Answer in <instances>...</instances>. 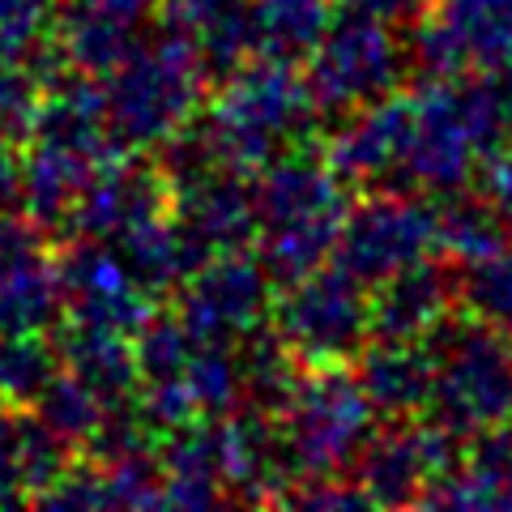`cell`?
<instances>
[{
	"mask_svg": "<svg viewBox=\"0 0 512 512\" xmlns=\"http://www.w3.org/2000/svg\"><path fill=\"white\" fill-rule=\"evenodd\" d=\"M350 184L333 175L329 163L308 154H282L265 167L256 184V235L261 265L269 278L291 282L308 269L333 261L342 222L350 214Z\"/></svg>",
	"mask_w": 512,
	"mask_h": 512,
	"instance_id": "cell-1",
	"label": "cell"
},
{
	"mask_svg": "<svg viewBox=\"0 0 512 512\" xmlns=\"http://www.w3.org/2000/svg\"><path fill=\"white\" fill-rule=\"evenodd\" d=\"M431 355L427 423L474 440L512 423V346L478 316L448 312L423 338Z\"/></svg>",
	"mask_w": 512,
	"mask_h": 512,
	"instance_id": "cell-2",
	"label": "cell"
},
{
	"mask_svg": "<svg viewBox=\"0 0 512 512\" xmlns=\"http://www.w3.org/2000/svg\"><path fill=\"white\" fill-rule=\"evenodd\" d=\"M316 111L320 107L308 77L295 73V64L261 56V64L231 73L205 128L218 141V154L227 158V167L252 171L291 154L312 128Z\"/></svg>",
	"mask_w": 512,
	"mask_h": 512,
	"instance_id": "cell-3",
	"label": "cell"
},
{
	"mask_svg": "<svg viewBox=\"0 0 512 512\" xmlns=\"http://www.w3.org/2000/svg\"><path fill=\"white\" fill-rule=\"evenodd\" d=\"M205 90V64L184 26L158 35L150 47H137L120 64L107 90V133L111 146L133 150L167 141L192 120Z\"/></svg>",
	"mask_w": 512,
	"mask_h": 512,
	"instance_id": "cell-4",
	"label": "cell"
},
{
	"mask_svg": "<svg viewBox=\"0 0 512 512\" xmlns=\"http://www.w3.org/2000/svg\"><path fill=\"white\" fill-rule=\"evenodd\" d=\"M372 431L376 410L355 372H346L342 363H320L312 372H303L291 402L278 414L282 453L295 483L299 478L342 474L346 466H355Z\"/></svg>",
	"mask_w": 512,
	"mask_h": 512,
	"instance_id": "cell-5",
	"label": "cell"
},
{
	"mask_svg": "<svg viewBox=\"0 0 512 512\" xmlns=\"http://www.w3.org/2000/svg\"><path fill=\"white\" fill-rule=\"evenodd\" d=\"M389 18H380L359 0H342L308 56V86L320 111H359L393 94L402 82V43Z\"/></svg>",
	"mask_w": 512,
	"mask_h": 512,
	"instance_id": "cell-6",
	"label": "cell"
},
{
	"mask_svg": "<svg viewBox=\"0 0 512 512\" xmlns=\"http://www.w3.org/2000/svg\"><path fill=\"white\" fill-rule=\"evenodd\" d=\"M274 329L299 363H346L372 342V295L342 265H316L286 282Z\"/></svg>",
	"mask_w": 512,
	"mask_h": 512,
	"instance_id": "cell-7",
	"label": "cell"
},
{
	"mask_svg": "<svg viewBox=\"0 0 512 512\" xmlns=\"http://www.w3.org/2000/svg\"><path fill=\"white\" fill-rule=\"evenodd\" d=\"M410 47L431 82L466 73L512 77V0H436L414 22Z\"/></svg>",
	"mask_w": 512,
	"mask_h": 512,
	"instance_id": "cell-8",
	"label": "cell"
},
{
	"mask_svg": "<svg viewBox=\"0 0 512 512\" xmlns=\"http://www.w3.org/2000/svg\"><path fill=\"white\" fill-rule=\"evenodd\" d=\"M431 252H436V205H427L423 197H406L397 188H384L372 192L367 201L350 205L333 261L372 291L376 282L397 274L402 265L423 261Z\"/></svg>",
	"mask_w": 512,
	"mask_h": 512,
	"instance_id": "cell-9",
	"label": "cell"
},
{
	"mask_svg": "<svg viewBox=\"0 0 512 512\" xmlns=\"http://www.w3.org/2000/svg\"><path fill=\"white\" fill-rule=\"evenodd\" d=\"M478 171V146L457 111L453 82H427L410 94V137L402 158V184L419 192H461ZM397 184V188H402Z\"/></svg>",
	"mask_w": 512,
	"mask_h": 512,
	"instance_id": "cell-10",
	"label": "cell"
},
{
	"mask_svg": "<svg viewBox=\"0 0 512 512\" xmlns=\"http://www.w3.org/2000/svg\"><path fill=\"white\" fill-rule=\"evenodd\" d=\"M269 312V269L252 256L218 252L184 286L180 320L197 342H235L252 338Z\"/></svg>",
	"mask_w": 512,
	"mask_h": 512,
	"instance_id": "cell-11",
	"label": "cell"
},
{
	"mask_svg": "<svg viewBox=\"0 0 512 512\" xmlns=\"http://www.w3.org/2000/svg\"><path fill=\"white\" fill-rule=\"evenodd\" d=\"M410 137V94H384L359 111L325 141V163L346 184H402V158Z\"/></svg>",
	"mask_w": 512,
	"mask_h": 512,
	"instance_id": "cell-12",
	"label": "cell"
},
{
	"mask_svg": "<svg viewBox=\"0 0 512 512\" xmlns=\"http://www.w3.org/2000/svg\"><path fill=\"white\" fill-rule=\"evenodd\" d=\"M167 197H171V184L163 171L107 167L99 175H90V184L77 197L69 222L82 239H111V235H124L128 227H137V222L163 214Z\"/></svg>",
	"mask_w": 512,
	"mask_h": 512,
	"instance_id": "cell-13",
	"label": "cell"
},
{
	"mask_svg": "<svg viewBox=\"0 0 512 512\" xmlns=\"http://www.w3.org/2000/svg\"><path fill=\"white\" fill-rule=\"evenodd\" d=\"M453 295H457L453 278L431 256L402 265L397 274L372 286V338L423 342L453 312Z\"/></svg>",
	"mask_w": 512,
	"mask_h": 512,
	"instance_id": "cell-14",
	"label": "cell"
},
{
	"mask_svg": "<svg viewBox=\"0 0 512 512\" xmlns=\"http://www.w3.org/2000/svg\"><path fill=\"white\" fill-rule=\"evenodd\" d=\"M175 222L205 252H235L256 235V192L239 180L235 167H218L180 188Z\"/></svg>",
	"mask_w": 512,
	"mask_h": 512,
	"instance_id": "cell-15",
	"label": "cell"
},
{
	"mask_svg": "<svg viewBox=\"0 0 512 512\" xmlns=\"http://www.w3.org/2000/svg\"><path fill=\"white\" fill-rule=\"evenodd\" d=\"M35 137L43 146H60L82 158H99L111 146L107 133V90L82 73H56L47 82V99L35 111Z\"/></svg>",
	"mask_w": 512,
	"mask_h": 512,
	"instance_id": "cell-16",
	"label": "cell"
},
{
	"mask_svg": "<svg viewBox=\"0 0 512 512\" xmlns=\"http://www.w3.org/2000/svg\"><path fill=\"white\" fill-rule=\"evenodd\" d=\"M146 0H69L60 22L64 60H77L90 73H107L137 52V30Z\"/></svg>",
	"mask_w": 512,
	"mask_h": 512,
	"instance_id": "cell-17",
	"label": "cell"
},
{
	"mask_svg": "<svg viewBox=\"0 0 512 512\" xmlns=\"http://www.w3.org/2000/svg\"><path fill=\"white\" fill-rule=\"evenodd\" d=\"M355 380L367 402L384 419H410L427 406L431 389V355L423 342H389L372 338L355 355Z\"/></svg>",
	"mask_w": 512,
	"mask_h": 512,
	"instance_id": "cell-18",
	"label": "cell"
},
{
	"mask_svg": "<svg viewBox=\"0 0 512 512\" xmlns=\"http://www.w3.org/2000/svg\"><path fill=\"white\" fill-rule=\"evenodd\" d=\"M423 508H466V512H512V431L495 427L474 436L461 466L431 487Z\"/></svg>",
	"mask_w": 512,
	"mask_h": 512,
	"instance_id": "cell-19",
	"label": "cell"
},
{
	"mask_svg": "<svg viewBox=\"0 0 512 512\" xmlns=\"http://www.w3.org/2000/svg\"><path fill=\"white\" fill-rule=\"evenodd\" d=\"M333 18L329 0H248L252 47L265 60L299 64L316 52L320 35Z\"/></svg>",
	"mask_w": 512,
	"mask_h": 512,
	"instance_id": "cell-20",
	"label": "cell"
},
{
	"mask_svg": "<svg viewBox=\"0 0 512 512\" xmlns=\"http://www.w3.org/2000/svg\"><path fill=\"white\" fill-rule=\"evenodd\" d=\"M60 359H69L73 376L94 389L107 406L128 402V393L137 389V350L124 342V333L116 329H90V325H73L69 342H60Z\"/></svg>",
	"mask_w": 512,
	"mask_h": 512,
	"instance_id": "cell-21",
	"label": "cell"
},
{
	"mask_svg": "<svg viewBox=\"0 0 512 512\" xmlns=\"http://www.w3.org/2000/svg\"><path fill=\"white\" fill-rule=\"evenodd\" d=\"M86 184H90V158L39 141L35 158H26V167H22L18 192H22L30 218L43 222V227H56V222L73 214V205Z\"/></svg>",
	"mask_w": 512,
	"mask_h": 512,
	"instance_id": "cell-22",
	"label": "cell"
},
{
	"mask_svg": "<svg viewBox=\"0 0 512 512\" xmlns=\"http://www.w3.org/2000/svg\"><path fill=\"white\" fill-rule=\"evenodd\" d=\"M504 244H508V222L483 197L448 192V201L436 210V252H444L457 265H474L487 261L491 252H500Z\"/></svg>",
	"mask_w": 512,
	"mask_h": 512,
	"instance_id": "cell-23",
	"label": "cell"
},
{
	"mask_svg": "<svg viewBox=\"0 0 512 512\" xmlns=\"http://www.w3.org/2000/svg\"><path fill=\"white\" fill-rule=\"evenodd\" d=\"M239 367H244V397L252 402V410L269 414V419H278L282 406L291 402L295 384H299V359L295 350L286 346L274 333H256L252 329V342L244 346V355H239Z\"/></svg>",
	"mask_w": 512,
	"mask_h": 512,
	"instance_id": "cell-24",
	"label": "cell"
},
{
	"mask_svg": "<svg viewBox=\"0 0 512 512\" xmlns=\"http://www.w3.org/2000/svg\"><path fill=\"white\" fill-rule=\"evenodd\" d=\"M184 389L197 414H231L244 402V367L231 355L227 342H197L184 367Z\"/></svg>",
	"mask_w": 512,
	"mask_h": 512,
	"instance_id": "cell-25",
	"label": "cell"
},
{
	"mask_svg": "<svg viewBox=\"0 0 512 512\" xmlns=\"http://www.w3.org/2000/svg\"><path fill=\"white\" fill-rule=\"evenodd\" d=\"M60 278L52 265L39 261L26 274L0 282V333H39L60 316Z\"/></svg>",
	"mask_w": 512,
	"mask_h": 512,
	"instance_id": "cell-26",
	"label": "cell"
},
{
	"mask_svg": "<svg viewBox=\"0 0 512 512\" xmlns=\"http://www.w3.org/2000/svg\"><path fill=\"white\" fill-rule=\"evenodd\" d=\"M457 295L470 316H478L491 333H500L512 346V244L491 252L487 261L466 265V278H461Z\"/></svg>",
	"mask_w": 512,
	"mask_h": 512,
	"instance_id": "cell-27",
	"label": "cell"
},
{
	"mask_svg": "<svg viewBox=\"0 0 512 512\" xmlns=\"http://www.w3.org/2000/svg\"><path fill=\"white\" fill-rule=\"evenodd\" d=\"M192 43H197L205 77H210V73L231 77L239 64H244V56L256 52V47H252L248 5H244V0H218V5L205 13L197 26H192Z\"/></svg>",
	"mask_w": 512,
	"mask_h": 512,
	"instance_id": "cell-28",
	"label": "cell"
},
{
	"mask_svg": "<svg viewBox=\"0 0 512 512\" xmlns=\"http://www.w3.org/2000/svg\"><path fill=\"white\" fill-rule=\"evenodd\" d=\"M56 376V350L35 333H0V397L39 402Z\"/></svg>",
	"mask_w": 512,
	"mask_h": 512,
	"instance_id": "cell-29",
	"label": "cell"
},
{
	"mask_svg": "<svg viewBox=\"0 0 512 512\" xmlns=\"http://www.w3.org/2000/svg\"><path fill=\"white\" fill-rule=\"evenodd\" d=\"M107 402L94 389H86L73 372L69 376H52V384L39 393V419L60 431L64 440H90V431L99 427Z\"/></svg>",
	"mask_w": 512,
	"mask_h": 512,
	"instance_id": "cell-30",
	"label": "cell"
},
{
	"mask_svg": "<svg viewBox=\"0 0 512 512\" xmlns=\"http://www.w3.org/2000/svg\"><path fill=\"white\" fill-rule=\"evenodd\" d=\"M192 350H197V338L188 333L184 320H146L137 329V372L146 384L180 380Z\"/></svg>",
	"mask_w": 512,
	"mask_h": 512,
	"instance_id": "cell-31",
	"label": "cell"
},
{
	"mask_svg": "<svg viewBox=\"0 0 512 512\" xmlns=\"http://www.w3.org/2000/svg\"><path fill=\"white\" fill-rule=\"evenodd\" d=\"M39 86L43 77L30 69L26 56H0V128L22 133V128L35 124Z\"/></svg>",
	"mask_w": 512,
	"mask_h": 512,
	"instance_id": "cell-32",
	"label": "cell"
},
{
	"mask_svg": "<svg viewBox=\"0 0 512 512\" xmlns=\"http://www.w3.org/2000/svg\"><path fill=\"white\" fill-rule=\"evenodd\" d=\"M39 261H47L39 231L22 218H0V282L26 274Z\"/></svg>",
	"mask_w": 512,
	"mask_h": 512,
	"instance_id": "cell-33",
	"label": "cell"
},
{
	"mask_svg": "<svg viewBox=\"0 0 512 512\" xmlns=\"http://www.w3.org/2000/svg\"><path fill=\"white\" fill-rule=\"evenodd\" d=\"M30 500L22 483V410H0V504Z\"/></svg>",
	"mask_w": 512,
	"mask_h": 512,
	"instance_id": "cell-34",
	"label": "cell"
},
{
	"mask_svg": "<svg viewBox=\"0 0 512 512\" xmlns=\"http://www.w3.org/2000/svg\"><path fill=\"white\" fill-rule=\"evenodd\" d=\"M478 197L512 227V141L478 158Z\"/></svg>",
	"mask_w": 512,
	"mask_h": 512,
	"instance_id": "cell-35",
	"label": "cell"
},
{
	"mask_svg": "<svg viewBox=\"0 0 512 512\" xmlns=\"http://www.w3.org/2000/svg\"><path fill=\"white\" fill-rule=\"evenodd\" d=\"M18 188H22V167H18V158H13L9 141H5V128H0V205H9L13 197H18Z\"/></svg>",
	"mask_w": 512,
	"mask_h": 512,
	"instance_id": "cell-36",
	"label": "cell"
},
{
	"mask_svg": "<svg viewBox=\"0 0 512 512\" xmlns=\"http://www.w3.org/2000/svg\"><path fill=\"white\" fill-rule=\"evenodd\" d=\"M167 5V18H171V26H184V30H192L197 26L205 13H210L218 0H163Z\"/></svg>",
	"mask_w": 512,
	"mask_h": 512,
	"instance_id": "cell-37",
	"label": "cell"
}]
</instances>
